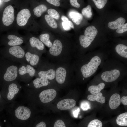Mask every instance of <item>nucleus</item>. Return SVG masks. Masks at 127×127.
I'll return each mask as SVG.
<instances>
[{
  "label": "nucleus",
  "mask_w": 127,
  "mask_h": 127,
  "mask_svg": "<svg viewBox=\"0 0 127 127\" xmlns=\"http://www.w3.org/2000/svg\"><path fill=\"white\" fill-rule=\"evenodd\" d=\"M76 102L74 99H67L61 100L57 104V107L60 110H65L70 109L74 107Z\"/></svg>",
  "instance_id": "nucleus-13"
},
{
  "label": "nucleus",
  "mask_w": 127,
  "mask_h": 127,
  "mask_svg": "<svg viewBox=\"0 0 127 127\" xmlns=\"http://www.w3.org/2000/svg\"><path fill=\"white\" fill-rule=\"evenodd\" d=\"M3 1L4 2H8V1H10V0H3Z\"/></svg>",
  "instance_id": "nucleus-43"
},
{
  "label": "nucleus",
  "mask_w": 127,
  "mask_h": 127,
  "mask_svg": "<svg viewBox=\"0 0 127 127\" xmlns=\"http://www.w3.org/2000/svg\"><path fill=\"white\" fill-rule=\"evenodd\" d=\"M19 74L20 75H24L28 74L31 77H33L35 74L36 70L35 69L30 65H27L26 66H22L18 70Z\"/></svg>",
  "instance_id": "nucleus-16"
},
{
  "label": "nucleus",
  "mask_w": 127,
  "mask_h": 127,
  "mask_svg": "<svg viewBox=\"0 0 127 127\" xmlns=\"http://www.w3.org/2000/svg\"><path fill=\"white\" fill-rule=\"evenodd\" d=\"M18 68L14 65H10L7 68L4 76V80L8 83L16 81L18 75Z\"/></svg>",
  "instance_id": "nucleus-10"
},
{
  "label": "nucleus",
  "mask_w": 127,
  "mask_h": 127,
  "mask_svg": "<svg viewBox=\"0 0 127 127\" xmlns=\"http://www.w3.org/2000/svg\"><path fill=\"white\" fill-rule=\"evenodd\" d=\"M116 52L120 56L127 58V47L125 45L119 44L117 45L115 48Z\"/></svg>",
  "instance_id": "nucleus-23"
},
{
  "label": "nucleus",
  "mask_w": 127,
  "mask_h": 127,
  "mask_svg": "<svg viewBox=\"0 0 127 127\" xmlns=\"http://www.w3.org/2000/svg\"><path fill=\"white\" fill-rule=\"evenodd\" d=\"M31 16L30 12L29 9L25 8L20 10L18 13L16 17V21L20 26L25 25Z\"/></svg>",
  "instance_id": "nucleus-11"
},
{
  "label": "nucleus",
  "mask_w": 127,
  "mask_h": 127,
  "mask_svg": "<svg viewBox=\"0 0 127 127\" xmlns=\"http://www.w3.org/2000/svg\"><path fill=\"white\" fill-rule=\"evenodd\" d=\"M101 62V59L99 56H94L87 64H82L80 66L79 69L76 71L77 73L79 72L80 75L83 77L82 79L83 80L84 78L91 76L96 71Z\"/></svg>",
  "instance_id": "nucleus-4"
},
{
  "label": "nucleus",
  "mask_w": 127,
  "mask_h": 127,
  "mask_svg": "<svg viewBox=\"0 0 127 127\" xmlns=\"http://www.w3.org/2000/svg\"><path fill=\"white\" fill-rule=\"evenodd\" d=\"M38 94V97L40 101L44 103H48L53 100L57 95L55 89L50 88L43 90Z\"/></svg>",
  "instance_id": "nucleus-7"
},
{
  "label": "nucleus",
  "mask_w": 127,
  "mask_h": 127,
  "mask_svg": "<svg viewBox=\"0 0 127 127\" xmlns=\"http://www.w3.org/2000/svg\"><path fill=\"white\" fill-rule=\"evenodd\" d=\"M125 21L126 20L124 18L119 17L115 21L109 22L108 24V26L111 29H117L120 26L124 24Z\"/></svg>",
  "instance_id": "nucleus-21"
},
{
  "label": "nucleus",
  "mask_w": 127,
  "mask_h": 127,
  "mask_svg": "<svg viewBox=\"0 0 127 127\" xmlns=\"http://www.w3.org/2000/svg\"><path fill=\"white\" fill-rule=\"evenodd\" d=\"M54 80L60 85L70 81L74 76L73 68L70 62H56Z\"/></svg>",
  "instance_id": "nucleus-2"
},
{
  "label": "nucleus",
  "mask_w": 127,
  "mask_h": 127,
  "mask_svg": "<svg viewBox=\"0 0 127 127\" xmlns=\"http://www.w3.org/2000/svg\"><path fill=\"white\" fill-rule=\"evenodd\" d=\"M47 9V6L43 4H40L34 8L33 10L34 14L37 17L41 16L43 13Z\"/></svg>",
  "instance_id": "nucleus-26"
},
{
  "label": "nucleus",
  "mask_w": 127,
  "mask_h": 127,
  "mask_svg": "<svg viewBox=\"0 0 127 127\" xmlns=\"http://www.w3.org/2000/svg\"><path fill=\"white\" fill-rule=\"evenodd\" d=\"M54 127H66L64 122L62 120L58 119L55 123Z\"/></svg>",
  "instance_id": "nucleus-36"
},
{
  "label": "nucleus",
  "mask_w": 127,
  "mask_h": 127,
  "mask_svg": "<svg viewBox=\"0 0 127 127\" xmlns=\"http://www.w3.org/2000/svg\"><path fill=\"white\" fill-rule=\"evenodd\" d=\"M34 107L16 100L6 108L8 116L14 123H28L34 117Z\"/></svg>",
  "instance_id": "nucleus-1"
},
{
  "label": "nucleus",
  "mask_w": 127,
  "mask_h": 127,
  "mask_svg": "<svg viewBox=\"0 0 127 127\" xmlns=\"http://www.w3.org/2000/svg\"><path fill=\"white\" fill-rule=\"evenodd\" d=\"M121 102L120 96L118 93L113 94L111 97L109 102L110 108L112 110L116 109L120 105Z\"/></svg>",
  "instance_id": "nucleus-15"
},
{
  "label": "nucleus",
  "mask_w": 127,
  "mask_h": 127,
  "mask_svg": "<svg viewBox=\"0 0 127 127\" xmlns=\"http://www.w3.org/2000/svg\"><path fill=\"white\" fill-rule=\"evenodd\" d=\"M9 52L11 55L18 59L22 58L25 55L24 50L19 46L11 47L9 49Z\"/></svg>",
  "instance_id": "nucleus-14"
},
{
  "label": "nucleus",
  "mask_w": 127,
  "mask_h": 127,
  "mask_svg": "<svg viewBox=\"0 0 127 127\" xmlns=\"http://www.w3.org/2000/svg\"><path fill=\"white\" fill-rule=\"evenodd\" d=\"M40 38L43 43L48 47L50 48L52 46V43L50 40V35L48 33H45L40 35Z\"/></svg>",
  "instance_id": "nucleus-27"
},
{
  "label": "nucleus",
  "mask_w": 127,
  "mask_h": 127,
  "mask_svg": "<svg viewBox=\"0 0 127 127\" xmlns=\"http://www.w3.org/2000/svg\"><path fill=\"white\" fill-rule=\"evenodd\" d=\"M35 127H46V125L44 122L41 121L36 124Z\"/></svg>",
  "instance_id": "nucleus-39"
},
{
  "label": "nucleus",
  "mask_w": 127,
  "mask_h": 127,
  "mask_svg": "<svg viewBox=\"0 0 127 127\" xmlns=\"http://www.w3.org/2000/svg\"><path fill=\"white\" fill-rule=\"evenodd\" d=\"M25 56L26 61L29 62L31 66L37 65L40 61V57L39 55L37 54L27 52L25 54Z\"/></svg>",
  "instance_id": "nucleus-17"
},
{
  "label": "nucleus",
  "mask_w": 127,
  "mask_h": 127,
  "mask_svg": "<svg viewBox=\"0 0 127 127\" xmlns=\"http://www.w3.org/2000/svg\"><path fill=\"white\" fill-rule=\"evenodd\" d=\"M61 19L64 22L70 26L72 28H74L73 24L72 22L69 20L68 18L64 16H62L61 17Z\"/></svg>",
  "instance_id": "nucleus-35"
},
{
  "label": "nucleus",
  "mask_w": 127,
  "mask_h": 127,
  "mask_svg": "<svg viewBox=\"0 0 127 127\" xmlns=\"http://www.w3.org/2000/svg\"><path fill=\"white\" fill-rule=\"evenodd\" d=\"M47 12L49 15L53 18L57 20L59 19L60 15L59 13L55 9L50 8L48 10Z\"/></svg>",
  "instance_id": "nucleus-31"
},
{
  "label": "nucleus",
  "mask_w": 127,
  "mask_h": 127,
  "mask_svg": "<svg viewBox=\"0 0 127 127\" xmlns=\"http://www.w3.org/2000/svg\"><path fill=\"white\" fill-rule=\"evenodd\" d=\"M4 98L7 104L16 100L20 94L21 87L16 81L8 83Z\"/></svg>",
  "instance_id": "nucleus-5"
},
{
  "label": "nucleus",
  "mask_w": 127,
  "mask_h": 127,
  "mask_svg": "<svg viewBox=\"0 0 127 127\" xmlns=\"http://www.w3.org/2000/svg\"><path fill=\"white\" fill-rule=\"evenodd\" d=\"M62 25L63 28L65 30L68 31L71 29V28L67 24L63 22Z\"/></svg>",
  "instance_id": "nucleus-40"
},
{
  "label": "nucleus",
  "mask_w": 127,
  "mask_h": 127,
  "mask_svg": "<svg viewBox=\"0 0 127 127\" xmlns=\"http://www.w3.org/2000/svg\"><path fill=\"white\" fill-rule=\"evenodd\" d=\"M57 0H47L46 1L49 3L55 6L58 7L60 6V3L59 1Z\"/></svg>",
  "instance_id": "nucleus-37"
},
{
  "label": "nucleus",
  "mask_w": 127,
  "mask_h": 127,
  "mask_svg": "<svg viewBox=\"0 0 127 127\" xmlns=\"http://www.w3.org/2000/svg\"><path fill=\"white\" fill-rule=\"evenodd\" d=\"M105 86V84L101 83L97 85H91L88 88V91L92 94L99 92Z\"/></svg>",
  "instance_id": "nucleus-25"
},
{
  "label": "nucleus",
  "mask_w": 127,
  "mask_h": 127,
  "mask_svg": "<svg viewBox=\"0 0 127 127\" xmlns=\"http://www.w3.org/2000/svg\"><path fill=\"white\" fill-rule=\"evenodd\" d=\"M79 111V109L78 108L73 112V115L75 117H77L78 115Z\"/></svg>",
  "instance_id": "nucleus-42"
},
{
  "label": "nucleus",
  "mask_w": 127,
  "mask_h": 127,
  "mask_svg": "<svg viewBox=\"0 0 127 127\" xmlns=\"http://www.w3.org/2000/svg\"><path fill=\"white\" fill-rule=\"evenodd\" d=\"M96 7L99 9L103 8L107 2V0H93Z\"/></svg>",
  "instance_id": "nucleus-32"
},
{
  "label": "nucleus",
  "mask_w": 127,
  "mask_h": 127,
  "mask_svg": "<svg viewBox=\"0 0 127 127\" xmlns=\"http://www.w3.org/2000/svg\"><path fill=\"white\" fill-rule=\"evenodd\" d=\"M120 75L119 71L116 69L107 71L103 72L101 75V77L104 81L109 82L116 80Z\"/></svg>",
  "instance_id": "nucleus-12"
},
{
  "label": "nucleus",
  "mask_w": 127,
  "mask_h": 127,
  "mask_svg": "<svg viewBox=\"0 0 127 127\" xmlns=\"http://www.w3.org/2000/svg\"><path fill=\"white\" fill-rule=\"evenodd\" d=\"M102 122L97 119H95L91 121L88 123L87 127H102Z\"/></svg>",
  "instance_id": "nucleus-30"
},
{
  "label": "nucleus",
  "mask_w": 127,
  "mask_h": 127,
  "mask_svg": "<svg viewBox=\"0 0 127 127\" xmlns=\"http://www.w3.org/2000/svg\"><path fill=\"white\" fill-rule=\"evenodd\" d=\"M1 93L0 92V102L1 101Z\"/></svg>",
  "instance_id": "nucleus-44"
},
{
  "label": "nucleus",
  "mask_w": 127,
  "mask_h": 127,
  "mask_svg": "<svg viewBox=\"0 0 127 127\" xmlns=\"http://www.w3.org/2000/svg\"><path fill=\"white\" fill-rule=\"evenodd\" d=\"M121 102L124 105H127V96H123L121 98Z\"/></svg>",
  "instance_id": "nucleus-41"
},
{
  "label": "nucleus",
  "mask_w": 127,
  "mask_h": 127,
  "mask_svg": "<svg viewBox=\"0 0 127 127\" xmlns=\"http://www.w3.org/2000/svg\"><path fill=\"white\" fill-rule=\"evenodd\" d=\"M8 38L10 40L8 43V44L10 46H18L21 44L23 42L22 39L14 35H8Z\"/></svg>",
  "instance_id": "nucleus-18"
},
{
  "label": "nucleus",
  "mask_w": 127,
  "mask_h": 127,
  "mask_svg": "<svg viewBox=\"0 0 127 127\" xmlns=\"http://www.w3.org/2000/svg\"><path fill=\"white\" fill-rule=\"evenodd\" d=\"M1 1L2 0H0V4L1 3Z\"/></svg>",
  "instance_id": "nucleus-45"
},
{
  "label": "nucleus",
  "mask_w": 127,
  "mask_h": 127,
  "mask_svg": "<svg viewBox=\"0 0 127 127\" xmlns=\"http://www.w3.org/2000/svg\"><path fill=\"white\" fill-rule=\"evenodd\" d=\"M98 33V31L95 27L91 26L85 29L84 35H81L79 37L81 45L84 48H87L94 40Z\"/></svg>",
  "instance_id": "nucleus-6"
},
{
  "label": "nucleus",
  "mask_w": 127,
  "mask_h": 127,
  "mask_svg": "<svg viewBox=\"0 0 127 127\" xmlns=\"http://www.w3.org/2000/svg\"><path fill=\"white\" fill-rule=\"evenodd\" d=\"M45 20L48 24L51 27L56 28L58 27L57 23L53 18L48 15H46L45 16Z\"/></svg>",
  "instance_id": "nucleus-28"
},
{
  "label": "nucleus",
  "mask_w": 127,
  "mask_h": 127,
  "mask_svg": "<svg viewBox=\"0 0 127 127\" xmlns=\"http://www.w3.org/2000/svg\"><path fill=\"white\" fill-rule=\"evenodd\" d=\"M87 98L90 101H96L101 103H104L105 102V97L103 96L102 93L100 92L88 95L87 96Z\"/></svg>",
  "instance_id": "nucleus-20"
},
{
  "label": "nucleus",
  "mask_w": 127,
  "mask_h": 127,
  "mask_svg": "<svg viewBox=\"0 0 127 127\" xmlns=\"http://www.w3.org/2000/svg\"><path fill=\"white\" fill-rule=\"evenodd\" d=\"M70 17L72 19V21L77 25H79L83 19L82 15L75 11H72L69 13Z\"/></svg>",
  "instance_id": "nucleus-22"
},
{
  "label": "nucleus",
  "mask_w": 127,
  "mask_h": 127,
  "mask_svg": "<svg viewBox=\"0 0 127 127\" xmlns=\"http://www.w3.org/2000/svg\"><path fill=\"white\" fill-rule=\"evenodd\" d=\"M51 81L44 78L37 77L31 82L26 84L25 87L31 89H38L48 85L50 84Z\"/></svg>",
  "instance_id": "nucleus-8"
},
{
  "label": "nucleus",
  "mask_w": 127,
  "mask_h": 127,
  "mask_svg": "<svg viewBox=\"0 0 127 127\" xmlns=\"http://www.w3.org/2000/svg\"><path fill=\"white\" fill-rule=\"evenodd\" d=\"M116 122L119 125L127 126V113H124L119 115L117 118Z\"/></svg>",
  "instance_id": "nucleus-24"
},
{
  "label": "nucleus",
  "mask_w": 127,
  "mask_h": 127,
  "mask_svg": "<svg viewBox=\"0 0 127 127\" xmlns=\"http://www.w3.org/2000/svg\"><path fill=\"white\" fill-rule=\"evenodd\" d=\"M38 64L39 65L37 70L36 71L35 75H37V77L54 80L55 76V63L46 60L41 62L40 61Z\"/></svg>",
  "instance_id": "nucleus-3"
},
{
  "label": "nucleus",
  "mask_w": 127,
  "mask_h": 127,
  "mask_svg": "<svg viewBox=\"0 0 127 127\" xmlns=\"http://www.w3.org/2000/svg\"><path fill=\"white\" fill-rule=\"evenodd\" d=\"M91 10V6L90 5H88L86 7L84 8L83 9L82 11V14L86 18H90L92 15Z\"/></svg>",
  "instance_id": "nucleus-29"
},
{
  "label": "nucleus",
  "mask_w": 127,
  "mask_h": 127,
  "mask_svg": "<svg viewBox=\"0 0 127 127\" xmlns=\"http://www.w3.org/2000/svg\"><path fill=\"white\" fill-rule=\"evenodd\" d=\"M29 42L32 47H35L38 50H42L44 48V45L38 38L32 37L30 39Z\"/></svg>",
  "instance_id": "nucleus-19"
},
{
  "label": "nucleus",
  "mask_w": 127,
  "mask_h": 127,
  "mask_svg": "<svg viewBox=\"0 0 127 127\" xmlns=\"http://www.w3.org/2000/svg\"><path fill=\"white\" fill-rule=\"evenodd\" d=\"M70 2L71 5L75 8H79L80 7V4L77 2V0H70Z\"/></svg>",
  "instance_id": "nucleus-38"
},
{
  "label": "nucleus",
  "mask_w": 127,
  "mask_h": 127,
  "mask_svg": "<svg viewBox=\"0 0 127 127\" xmlns=\"http://www.w3.org/2000/svg\"><path fill=\"white\" fill-rule=\"evenodd\" d=\"M14 18L13 8L11 5L8 6L3 12L2 19L3 23L5 26H9L13 22Z\"/></svg>",
  "instance_id": "nucleus-9"
},
{
  "label": "nucleus",
  "mask_w": 127,
  "mask_h": 127,
  "mask_svg": "<svg viewBox=\"0 0 127 127\" xmlns=\"http://www.w3.org/2000/svg\"><path fill=\"white\" fill-rule=\"evenodd\" d=\"M127 31V23L124 24L119 27L116 30V32L119 33H121Z\"/></svg>",
  "instance_id": "nucleus-34"
},
{
  "label": "nucleus",
  "mask_w": 127,
  "mask_h": 127,
  "mask_svg": "<svg viewBox=\"0 0 127 127\" xmlns=\"http://www.w3.org/2000/svg\"><path fill=\"white\" fill-rule=\"evenodd\" d=\"M81 107L84 111H87L91 108L90 103L87 101L83 102L80 105Z\"/></svg>",
  "instance_id": "nucleus-33"
}]
</instances>
